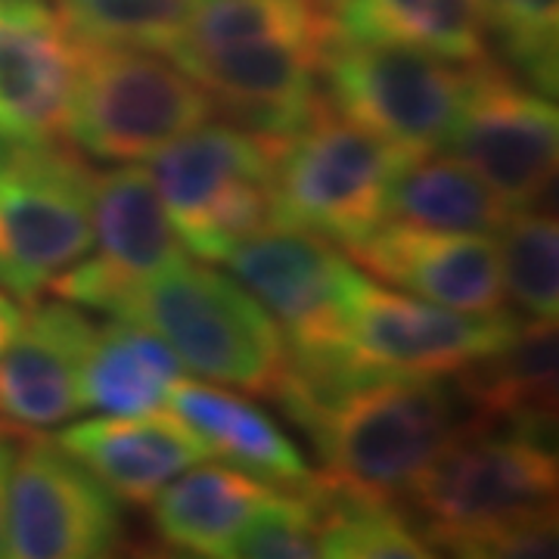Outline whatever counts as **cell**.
I'll return each instance as SVG.
<instances>
[{
  "mask_svg": "<svg viewBox=\"0 0 559 559\" xmlns=\"http://www.w3.org/2000/svg\"><path fill=\"white\" fill-rule=\"evenodd\" d=\"M557 488L550 441L460 426L404 503L429 547L454 557L528 559L557 554Z\"/></svg>",
  "mask_w": 559,
  "mask_h": 559,
  "instance_id": "6da1fadb",
  "label": "cell"
},
{
  "mask_svg": "<svg viewBox=\"0 0 559 559\" xmlns=\"http://www.w3.org/2000/svg\"><path fill=\"white\" fill-rule=\"evenodd\" d=\"M318 444V479L345 498L399 503L460 429V399L432 377H360L296 414Z\"/></svg>",
  "mask_w": 559,
  "mask_h": 559,
  "instance_id": "7a4b0ae2",
  "label": "cell"
},
{
  "mask_svg": "<svg viewBox=\"0 0 559 559\" xmlns=\"http://www.w3.org/2000/svg\"><path fill=\"white\" fill-rule=\"evenodd\" d=\"M100 311L153 330L205 380L277 399L286 373V340L274 318L237 277L180 259L153 277L109 293Z\"/></svg>",
  "mask_w": 559,
  "mask_h": 559,
  "instance_id": "3957f363",
  "label": "cell"
},
{
  "mask_svg": "<svg viewBox=\"0 0 559 559\" xmlns=\"http://www.w3.org/2000/svg\"><path fill=\"white\" fill-rule=\"evenodd\" d=\"M215 100L156 50L79 38L66 138L103 162L153 159L215 116Z\"/></svg>",
  "mask_w": 559,
  "mask_h": 559,
  "instance_id": "277c9868",
  "label": "cell"
},
{
  "mask_svg": "<svg viewBox=\"0 0 559 559\" xmlns=\"http://www.w3.org/2000/svg\"><path fill=\"white\" fill-rule=\"evenodd\" d=\"M280 140L242 124L187 131L146 168L183 249L224 261L274 218V159Z\"/></svg>",
  "mask_w": 559,
  "mask_h": 559,
  "instance_id": "5b68a950",
  "label": "cell"
},
{
  "mask_svg": "<svg viewBox=\"0 0 559 559\" xmlns=\"http://www.w3.org/2000/svg\"><path fill=\"white\" fill-rule=\"evenodd\" d=\"M414 159L336 112L330 100L280 140L274 218L352 249L385 224L392 180Z\"/></svg>",
  "mask_w": 559,
  "mask_h": 559,
  "instance_id": "8992f818",
  "label": "cell"
},
{
  "mask_svg": "<svg viewBox=\"0 0 559 559\" xmlns=\"http://www.w3.org/2000/svg\"><path fill=\"white\" fill-rule=\"evenodd\" d=\"M94 171L60 143H10L0 153V289L35 301L94 242Z\"/></svg>",
  "mask_w": 559,
  "mask_h": 559,
  "instance_id": "52a82bcc",
  "label": "cell"
},
{
  "mask_svg": "<svg viewBox=\"0 0 559 559\" xmlns=\"http://www.w3.org/2000/svg\"><path fill=\"white\" fill-rule=\"evenodd\" d=\"M473 66L429 50L340 38L323 66L330 106L407 156L439 153L466 100Z\"/></svg>",
  "mask_w": 559,
  "mask_h": 559,
  "instance_id": "ba28073f",
  "label": "cell"
},
{
  "mask_svg": "<svg viewBox=\"0 0 559 559\" xmlns=\"http://www.w3.org/2000/svg\"><path fill=\"white\" fill-rule=\"evenodd\" d=\"M224 261L274 318L286 340L289 360H348L342 348V330L360 274L336 249V242L293 224L271 221Z\"/></svg>",
  "mask_w": 559,
  "mask_h": 559,
  "instance_id": "9c48e42d",
  "label": "cell"
},
{
  "mask_svg": "<svg viewBox=\"0 0 559 559\" xmlns=\"http://www.w3.org/2000/svg\"><path fill=\"white\" fill-rule=\"evenodd\" d=\"M124 540L119 498L57 439H16L7 479L3 557L97 559Z\"/></svg>",
  "mask_w": 559,
  "mask_h": 559,
  "instance_id": "30bf717a",
  "label": "cell"
},
{
  "mask_svg": "<svg viewBox=\"0 0 559 559\" xmlns=\"http://www.w3.org/2000/svg\"><path fill=\"white\" fill-rule=\"evenodd\" d=\"M513 311L473 314L392 293L360 274L342 330L348 360L380 377H457L520 326Z\"/></svg>",
  "mask_w": 559,
  "mask_h": 559,
  "instance_id": "8fae6325",
  "label": "cell"
},
{
  "mask_svg": "<svg viewBox=\"0 0 559 559\" xmlns=\"http://www.w3.org/2000/svg\"><path fill=\"white\" fill-rule=\"evenodd\" d=\"M444 150L466 162L513 212L538 209L557 178V103L516 72H503L491 57L473 62Z\"/></svg>",
  "mask_w": 559,
  "mask_h": 559,
  "instance_id": "7c38bea8",
  "label": "cell"
},
{
  "mask_svg": "<svg viewBox=\"0 0 559 559\" xmlns=\"http://www.w3.org/2000/svg\"><path fill=\"white\" fill-rule=\"evenodd\" d=\"M326 50L293 40H249L212 50H175V60L224 106L237 124L271 140H286L326 103Z\"/></svg>",
  "mask_w": 559,
  "mask_h": 559,
  "instance_id": "4fadbf2b",
  "label": "cell"
},
{
  "mask_svg": "<svg viewBox=\"0 0 559 559\" xmlns=\"http://www.w3.org/2000/svg\"><path fill=\"white\" fill-rule=\"evenodd\" d=\"M91 221L100 255L72 264L50 286L69 305L100 311L106 296L119 286L153 277L168 264L187 259V249L146 168L124 165L94 175Z\"/></svg>",
  "mask_w": 559,
  "mask_h": 559,
  "instance_id": "5bb4252c",
  "label": "cell"
},
{
  "mask_svg": "<svg viewBox=\"0 0 559 559\" xmlns=\"http://www.w3.org/2000/svg\"><path fill=\"white\" fill-rule=\"evenodd\" d=\"M79 38L47 0H0V138L66 140Z\"/></svg>",
  "mask_w": 559,
  "mask_h": 559,
  "instance_id": "9a60e30c",
  "label": "cell"
},
{
  "mask_svg": "<svg viewBox=\"0 0 559 559\" xmlns=\"http://www.w3.org/2000/svg\"><path fill=\"white\" fill-rule=\"evenodd\" d=\"M94 323L69 301H44L22 311L0 355V432L35 436L84 411L81 370Z\"/></svg>",
  "mask_w": 559,
  "mask_h": 559,
  "instance_id": "2e32d148",
  "label": "cell"
},
{
  "mask_svg": "<svg viewBox=\"0 0 559 559\" xmlns=\"http://www.w3.org/2000/svg\"><path fill=\"white\" fill-rule=\"evenodd\" d=\"M348 252L367 274L417 299L473 314L507 311L498 242L485 234L385 221Z\"/></svg>",
  "mask_w": 559,
  "mask_h": 559,
  "instance_id": "e0dca14e",
  "label": "cell"
},
{
  "mask_svg": "<svg viewBox=\"0 0 559 559\" xmlns=\"http://www.w3.org/2000/svg\"><path fill=\"white\" fill-rule=\"evenodd\" d=\"M57 444L134 507H150L175 476L212 457L209 444L168 411L84 419L66 426Z\"/></svg>",
  "mask_w": 559,
  "mask_h": 559,
  "instance_id": "ac0fdd59",
  "label": "cell"
},
{
  "mask_svg": "<svg viewBox=\"0 0 559 559\" xmlns=\"http://www.w3.org/2000/svg\"><path fill=\"white\" fill-rule=\"evenodd\" d=\"M457 399L469 414L460 426L513 429L550 441L557 429V320H520L488 358L460 370Z\"/></svg>",
  "mask_w": 559,
  "mask_h": 559,
  "instance_id": "d6986e66",
  "label": "cell"
},
{
  "mask_svg": "<svg viewBox=\"0 0 559 559\" xmlns=\"http://www.w3.org/2000/svg\"><path fill=\"white\" fill-rule=\"evenodd\" d=\"M274 485L230 463H193L153 500V528L168 547L190 557H230L242 528L252 522Z\"/></svg>",
  "mask_w": 559,
  "mask_h": 559,
  "instance_id": "ffe728a7",
  "label": "cell"
},
{
  "mask_svg": "<svg viewBox=\"0 0 559 559\" xmlns=\"http://www.w3.org/2000/svg\"><path fill=\"white\" fill-rule=\"evenodd\" d=\"M168 411L200 436L212 457L277 488H305L314 479L299 444L242 395L180 377L168 392Z\"/></svg>",
  "mask_w": 559,
  "mask_h": 559,
  "instance_id": "44dd1931",
  "label": "cell"
},
{
  "mask_svg": "<svg viewBox=\"0 0 559 559\" xmlns=\"http://www.w3.org/2000/svg\"><path fill=\"white\" fill-rule=\"evenodd\" d=\"M180 370L175 352L153 330L116 318L94 330L81 370V404L116 417L165 411Z\"/></svg>",
  "mask_w": 559,
  "mask_h": 559,
  "instance_id": "7402d4cb",
  "label": "cell"
},
{
  "mask_svg": "<svg viewBox=\"0 0 559 559\" xmlns=\"http://www.w3.org/2000/svg\"><path fill=\"white\" fill-rule=\"evenodd\" d=\"M340 38L429 50L451 62L488 60L479 0H333Z\"/></svg>",
  "mask_w": 559,
  "mask_h": 559,
  "instance_id": "603a6c76",
  "label": "cell"
},
{
  "mask_svg": "<svg viewBox=\"0 0 559 559\" xmlns=\"http://www.w3.org/2000/svg\"><path fill=\"white\" fill-rule=\"evenodd\" d=\"M510 212L513 209L466 162L439 153L404 162L385 202V221L485 237H495Z\"/></svg>",
  "mask_w": 559,
  "mask_h": 559,
  "instance_id": "cb8c5ba5",
  "label": "cell"
},
{
  "mask_svg": "<svg viewBox=\"0 0 559 559\" xmlns=\"http://www.w3.org/2000/svg\"><path fill=\"white\" fill-rule=\"evenodd\" d=\"M249 40H293L330 53L340 40L333 0H200L168 53Z\"/></svg>",
  "mask_w": 559,
  "mask_h": 559,
  "instance_id": "d4e9b609",
  "label": "cell"
},
{
  "mask_svg": "<svg viewBox=\"0 0 559 559\" xmlns=\"http://www.w3.org/2000/svg\"><path fill=\"white\" fill-rule=\"evenodd\" d=\"M320 500V557L333 559H419L432 557L414 522L399 503H370L345 498L314 476Z\"/></svg>",
  "mask_w": 559,
  "mask_h": 559,
  "instance_id": "484cf974",
  "label": "cell"
},
{
  "mask_svg": "<svg viewBox=\"0 0 559 559\" xmlns=\"http://www.w3.org/2000/svg\"><path fill=\"white\" fill-rule=\"evenodd\" d=\"M503 296L525 318L559 314V227L544 209H516L498 230Z\"/></svg>",
  "mask_w": 559,
  "mask_h": 559,
  "instance_id": "4316f807",
  "label": "cell"
},
{
  "mask_svg": "<svg viewBox=\"0 0 559 559\" xmlns=\"http://www.w3.org/2000/svg\"><path fill=\"white\" fill-rule=\"evenodd\" d=\"M200 0H57L60 20L91 44L168 53Z\"/></svg>",
  "mask_w": 559,
  "mask_h": 559,
  "instance_id": "83f0119b",
  "label": "cell"
},
{
  "mask_svg": "<svg viewBox=\"0 0 559 559\" xmlns=\"http://www.w3.org/2000/svg\"><path fill=\"white\" fill-rule=\"evenodd\" d=\"M488 44L495 40L503 60L522 81L538 91H557L559 0H479Z\"/></svg>",
  "mask_w": 559,
  "mask_h": 559,
  "instance_id": "f1b7e54d",
  "label": "cell"
},
{
  "mask_svg": "<svg viewBox=\"0 0 559 559\" xmlns=\"http://www.w3.org/2000/svg\"><path fill=\"white\" fill-rule=\"evenodd\" d=\"M16 439L0 432V557H3V522H7V479H10V463H13Z\"/></svg>",
  "mask_w": 559,
  "mask_h": 559,
  "instance_id": "f546056e",
  "label": "cell"
},
{
  "mask_svg": "<svg viewBox=\"0 0 559 559\" xmlns=\"http://www.w3.org/2000/svg\"><path fill=\"white\" fill-rule=\"evenodd\" d=\"M20 318H22L20 301L13 299V296H7V293L0 289V355H3V348H7L10 336L16 333Z\"/></svg>",
  "mask_w": 559,
  "mask_h": 559,
  "instance_id": "4dcf8cb0",
  "label": "cell"
},
{
  "mask_svg": "<svg viewBox=\"0 0 559 559\" xmlns=\"http://www.w3.org/2000/svg\"><path fill=\"white\" fill-rule=\"evenodd\" d=\"M7 146H10V140H3V138H0V153H3V150H7Z\"/></svg>",
  "mask_w": 559,
  "mask_h": 559,
  "instance_id": "1f68e13d",
  "label": "cell"
}]
</instances>
